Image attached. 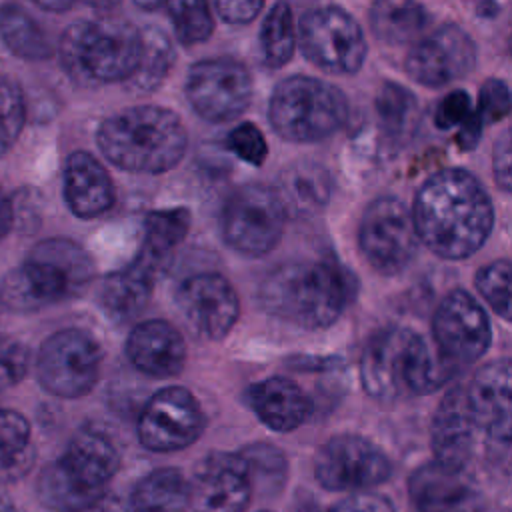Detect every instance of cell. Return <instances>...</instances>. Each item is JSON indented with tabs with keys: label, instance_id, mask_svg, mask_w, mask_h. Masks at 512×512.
Segmentation results:
<instances>
[{
	"label": "cell",
	"instance_id": "6da1fadb",
	"mask_svg": "<svg viewBox=\"0 0 512 512\" xmlns=\"http://www.w3.org/2000/svg\"><path fill=\"white\" fill-rule=\"evenodd\" d=\"M418 240L444 260L476 254L492 232L494 208L484 186L462 168H446L418 188L412 210Z\"/></svg>",
	"mask_w": 512,
	"mask_h": 512
},
{
	"label": "cell",
	"instance_id": "7a4b0ae2",
	"mask_svg": "<svg viewBox=\"0 0 512 512\" xmlns=\"http://www.w3.org/2000/svg\"><path fill=\"white\" fill-rule=\"evenodd\" d=\"M356 278L336 260L290 262L274 268L260 284L262 308L306 330L332 326L354 300Z\"/></svg>",
	"mask_w": 512,
	"mask_h": 512
},
{
	"label": "cell",
	"instance_id": "3957f363",
	"mask_svg": "<svg viewBox=\"0 0 512 512\" xmlns=\"http://www.w3.org/2000/svg\"><path fill=\"white\" fill-rule=\"evenodd\" d=\"M456 372L440 360L418 332L390 326L376 332L360 356V380L368 396L380 402L408 394H430Z\"/></svg>",
	"mask_w": 512,
	"mask_h": 512
},
{
	"label": "cell",
	"instance_id": "277c9868",
	"mask_svg": "<svg viewBox=\"0 0 512 512\" xmlns=\"http://www.w3.org/2000/svg\"><path fill=\"white\" fill-rule=\"evenodd\" d=\"M96 142L104 158L120 170L162 174L182 160L188 134L180 116L170 108L140 104L102 120Z\"/></svg>",
	"mask_w": 512,
	"mask_h": 512
},
{
	"label": "cell",
	"instance_id": "5b68a950",
	"mask_svg": "<svg viewBox=\"0 0 512 512\" xmlns=\"http://www.w3.org/2000/svg\"><path fill=\"white\" fill-rule=\"evenodd\" d=\"M120 466L112 440L96 430H80L60 460L38 476V498L52 512H84L98 504Z\"/></svg>",
	"mask_w": 512,
	"mask_h": 512
},
{
	"label": "cell",
	"instance_id": "8992f818",
	"mask_svg": "<svg viewBox=\"0 0 512 512\" xmlns=\"http://www.w3.org/2000/svg\"><path fill=\"white\" fill-rule=\"evenodd\" d=\"M60 60L66 74L84 84L128 80L140 60V30L120 18L78 20L60 38Z\"/></svg>",
	"mask_w": 512,
	"mask_h": 512
},
{
	"label": "cell",
	"instance_id": "52a82bcc",
	"mask_svg": "<svg viewBox=\"0 0 512 512\" xmlns=\"http://www.w3.org/2000/svg\"><path fill=\"white\" fill-rule=\"evenodd\" d=\"M94 276L90 254L68 238L36 244L2 284L0 300L14 310H34L78 294Z\"/></svg>",
	"mask_w": 512,
	"mask_h": 512
},
{
	"label": "cell",
	"instance_id": "ba28073f",
	"mask_svg": "<svg viewBox=\"0 0 512 512\" xmlns=\"http://www.w3.org/2000/svg\"><path fill=\"white\" fill-rule=\"evenodd\" d=\"M274 132L290 142H318L336 134L348 120V100L334 84L312 76H288L268 102Z\"/></svg>",
	"mask_w": 512,
	"mask_h": 512
},
{
	"label": "cell",
	"instance_id": "9c48e42d",
	"mask_svg": "<svg viewBox=\"0 0 512 512\" xmlns=\"http://www.w3.org/2000/svg\"><path fill=\"white\" fill-rule=\"evenodd\" d=\"M222 238L244 256H264L276 248L286 226V208L266 184L236 188L222 208Z\"/></svg>",
	"mask_w": 512,
	"mask_h": 512
},
{
	"label": "cell",
	"instance_id": "30bf717a",
	"mask_svg": "<svg viewBox=\"0 0 512 512\" xmlns=\"http://www.w3.org/2000/svg\"><path fill=\"white\" fill-rule=\"evenodd\" d=\"M100 364V344L84 330L66 328L42 342L36 374L46 392L58 398H80L98 382Z\"/></svg>",
	"mask_w": 512,
	"mask_h": 512
},
{
	"label": "cell",
	"instance_id": "8fae6325",
	"mask_svg": "<svg viewBox=\"0 0 512 512\" xmlns=\"http://www.w3.org/2000/svg\"><path fill=\"white\" fill-rule=\"evenodd\" d=\"M300 48L304 56L328 74H354L366 58V38L340 6H316L300 20Z\"/></svg>",
	"mask_w": 512,
	"mask_h": 512
},
{
	"label": "cell",
	"instance_id": "7c38bea8",
	"mask_svg": "<svg viewBox=\"0 0 512 512\" xmlns=\"http://www.w3.org/2000/svg\"><path fill=\"white\" fill-rule=\"evenodd\" d=\"M358 246L376 272L384 276L402 272L418 248L412 212L394 196L372 200L360 218Z\"/></svg>",
	"mask_w": 512,
	"mask_h": 512
},
{
	"label": "cell",
	"instance_id": "4fadbf2b",
	"mask_svg": "<svg viewBox=\"0 0 512 512\" xmlns=\"http://www.w3.org/2000/svg\"><path fill=\"white\" fill-rule=\"evenodd\" d=\"M314 476L322 488L332 492H368L392 476V462L372 440L336 434L318 448Z\"/></svg>",
	"mask_w": 512,
	"mask_h": 512
},
{
	"label": "cell",
	"instance_id": "5bb4252c",
	"mask_svg": "<svg viewBox=\"0 0 512 512\" xmlns=\"http://www.w3.org/2000/svg\"><path fill=\"white\" fill-rule=\"evenodd\" d=\"M432 348L456 374L482 358L492 342L484 308L464 290H452L432 316Z\"/></svg>",
	"mask_w": 512,
	"mask_h": 512
},
{
	"label": "cell",
	"instance_id": "9a60e30c",
	"mask_svg": "<svg viewBox=\"0 0 512 512\" xmlns=\"http://www.w3.org/2000/svg\"><path fill=\"white\" fill-rule=\"evenodd\" d=\"M186 98L200 118L230 122L250 106L252 76L240 60L230 56L200 60L188 70Z\"/></svg>",
	"mask_w": 512,
	"mask_h": 512
},
{
	"label": "cell",
	"instance_id": "2e32d148",
	"mask_svg": "<svg viewBox=\"0 0 512 512\" xmlns=\"http://www.w3.org/2000/svg\"><path fill=\"white\" fill-rule=\"evenodd\" d=\"M206 428L196 396L182 386L158 390L138 418V440L150 452H176L194 444Z\"/></svg>",
	"mask_w": 512,
	"mask_h": 512
},
{
	"label": "cell",
	"instance_id": "e0dca14e",
	"mask_svg": "<svg viewBox=\"0 0 512 512\" xmlns=\"http://www.w3.org/2000/svg\"><path fill=\"white\" fill-rule=\"evenodd\" d=\"M476 66V46L466 30L444 24L422 36L406 54V74L426 86L440 88L468 76Z\"/></svg>",
	"mask_w": 512,
	"mask_h": 512
},
{
	"label": "cell",
	"instance_id": "ac0fdd59",
	"mask_svg": "<svg viewBox=\"0 0 512 512\" xmlns=\"http://www.w3.org/2000/svg\"><path fill=\"white\" fill-rule=\"evenodd\" d=\"M188 488L196 512H244L254 480L240 452H212L196 466Z\"/></svg>",
	"mask_w": 512,
	"mask_h": 512
},
{
	"label": "cell",
	"instance_id": "d6986e66",
	"mask_svg": "<svg viewBox=\"0 0 512 512\" xmlns=\"http://www.w3.org/2000/svg\"><path fill=\"white\" fill-rule=\"evenodd\" d=\"M176 302L188 324L208 340H222L230 334L240 316V300L234 286L216 272H200L186 278Z\"/></svg>",
	"mask_w": 512,
	"mask_h": 512
},
{
	"label": "cell",
	"instance_id": "ffe728a7",
	"mask_svg": "<svg viewBox=\"0 0 512 512\" xmlns=\"http://www.w3.org/2000/svg\"><path fill=\"white\" fill-rule=\"evenodd\" d=\"M464 388L468 408L486 440L506 454L510 446V362L506 358L482 366Z\"/></svg>",
	"mask_w": 512,
	"mask_h": 512
},
{
	"label": "cell",
	"instance_id": "44dd1931",
	"mask_svg": "<svg viewBox=\"0 0 512 512\" xmlns=\"http://www.w3.org/2000/svg\"><path fill=\"white\" fill-rule=\"evenodd\" d=\"M408 496L416 512H482L484 496L464 470L426 462L408 478Z\"/></svg>",
	"mask_w": 512,
	"mask_h": 512
},
{
	"label": "cell",
	"instance_id": "7402d4cb",
	"mask_svg": "<svg viewBox=\"0 0 512 512\" xmlns=\"http://www.w3.org/2000/svg\"><path fill=\"white\" fill-rule=\"evenodd\" d=\"M478 432L480 430L468 408L464 388H450L432 416L430 446L434 462L454 470H464L474 456Z\"/></svg>",
	"mask_w": 512,
	"mask_h": 512
},
{
	"label": "cell",
	"instance_id": "603a6c76",
	"mask_svg": "<svg viewBox=\"0 0 512 512\" xmlns=\"http://www.w3.org/2000/svg\"><path fill=\"white\" fill-rule=\"evenodd\" d=\"M128 360L152 378H172L186 362V342L166 320H146L132 328L126 340Z\"/></svg>",
	"mask_w": 512,
	"mask_h": 512
},
{
	"label": "cell",
	"instance_id": "cb8c5ba5",
	"mask_svg": "<svg viewBox=\"0 0 512 512\" xmlns=\"http://www.w3.org/2000/svg\"><path fill=\"white\" fill-rule=\"evenodd\" d=\"M64 198L78 218H96L112 208V178L90 152L76 150L68 156L64 166Z\"/></svg>",
	"mask_w": 512,
	"mask_h": 512
},
{
	"label": "cell",
	"instance_id": "d4e9b609",
	"mask_svg": "<svg viewBox=\"0 0 512 512\" xmlns=\"http://www.w3.org/2000/svg\"><path fill=\"white\" fill-rule=\"evenodd\" d=\"M248 402L260 422L274 432L296 430L312 412L304 390L282 376H272L250 386Z\"/></svg>",
	"mask_w": 512,
	"mask_h": 512
},
{
	"label": "cell",
	"instance_id": "484cf974",
	"mask_svg": "<svg viewBox=\"0 0 512 512\" xmlns=\"http://www.w3.org/2000/svg\"><path fill=\"white\" fill-rule=\"evenodd\" d=\"M286 208L298 216L322 210L332 196V178L328 170L312 160L290 164L274 188Z\"/></svg>",
	"mask_w": 512,
	"mask_h": 512
},
{
	"label": "cell",
	"instance_id": "4316f807",
	"mask_svg": "<svg viewBox=\"0 0 512 512\" xmlns=\"http://www.w3.org/2000/svg\"><path fill=\"white\" fill-rule=\"evenodd\" d=\"M158 276L132 260L130 266L112 272L100 288V306L116 322L130 320L142 312Z\"/></svg>",
	"mask_w": 512,
	"mask_h": 512
},
{
	"label": "cell",
	"instance_id": "83f0119b",
	"mask_svg": "<svg viewBox=\"0 0 512 512\" xmlns=\"http://www.w3.org/2000/svg\"><path fill=\"white\" fill-rule=\"evenodd\" d=\"M192 214L188 208H166L148 212L144 220V242L136 258L162 274L172 258L174 248L186 238Z\"/></svg>",
	"mask_w": 512,
	"mask_h": 512
},
{
	"label": "cell",
	"instance_id": "f1b7e54d",
	"mask_svg": "<svg viewBox=\"0 0 512 512\" xmlns=\"http://www.w3.org/2000/svg\"><path fill=\"white\" fill-rule=\"evenodd\" d=\"M190 488L176 468H158L138 480L132 490V512H186Z\"/></svg>",
	"mask_w": 512,
	"mask_h": 512
},
{
	"label": "cell",
	"instance_id": "f546056e",
	"mask_svg": "<svg viewBox=\"0 0 512 512\" xmlns=\"http://www.w3.org/2000/svg\"><path fill=\"white\" fill-rule=\"evenodd\" d=\"M368 18L374 36L386 44H408L430 24V12L422 4L406 0L376 2Z\"/></svg>",
	"mask_w": 512,
	"mask_h": 512
},
{
	"label": "cell",
	"instance_id": "4dcf8cb0",
	"mask_svg": "<svg viewBox=\"0 0 512 512\" xmlns=\"http://www.w3.org/2000/svg\"><path fill=\"white\" fill-rule=\"evenodd\" d=\"M0 38L18 58L44 60L52 54L48 36L20 4L0 6Z\"/></svg>",
	"mask_w": 512,
	"mask_h": 512
},
{
	"label": "cell",
	"instance_id": "1f68e13d",
	"mask_svg": "<svg viewBox=\"0 0 512 512\" xmlns=\"http://www.w3.org/2000/svg\"><path fill=\"white\" fill-rule=\"evenodd\" d=\"M140 38H142L140 60L134 74L128 80H130V88L136 94H148V92H154L166 80L176 60V52L170 38L156 26H148L140 30Z\"/></svg>",
	"mask_w": 512,
	"mask_h": 512
},
{
	"label": "cell",
	"instance_id": "d6a6232c",
	"mask_svg": "<svg viewBox=\"0 0 512 512\" xmlns=\"http://www.w3.org/2000/svg\"><path fill=\"white\" fill-rule=\"evenodd\" d=\"M374 106H376V116L380 120V126L390 140L402 142L414 128L418 102L414 94L402 84H396L392 80L382 82L378 88Z\"/></svg>",
	"mask_w": 512,
	"mask_h": 512
},
{
	"label": "cell",
	"instance_id": "836d02e7",
	"mask_svg": "<svg viewBox=\"0 0 512 512\" xmlns=\"http://www.w3.org/2000/svg\"><path fill=\"white\" fill-rule=\"evenodd\" d=\"M296 30L292 8L286 2H278L266 14L260 28V52L262 60L270 68H282L294 52Z\"/></svg>",
	"mask_w": 512,
	"mask_h": 512
},
{
	"label": "cell",
	"instance_id": "e575fe53",
	"mask_svg": "<svg viewBox=\"0 0 512 512\" xmlns=\"http://www.w3.org/2000/svg\"><path fill=\"white\" fill-rule=\"evenodd\" d=\"M166 10L170 14V20L180 44L190 46L210 38L214 30V20L206 2L176 0L166 4Z\"/></svg>",
	"mask_w": 512,
	"mask_h": 512
},
{
	"label": "cell",
	"instance_id": "d590c367",
	"mask_svg": "<svg viewBox=\"0 0 512 512\" xmlns=\"http://www.w3.org/2000/svg\"><path fill=\"white\" fill-rule=\"evenodd\" d=\"M26 120L24 96L16 80L0 74V156L18 140Z\"/></svg>",
	"mask_w": 512,
	"mask_h": 512
},
{
	"label": "cell",
	"instance_id": "8d00e7d4",
	"mask_svg": "<svg viewBox=\"0 0 512 512\" xmlns=\"http://www.w3.org/2000/svg\"><path fill=\"white\" fill-rule=\"evenodd\" d=\"M476 288L492 310L502 318L510 320V262L506 258L494 260L482 266L476 274Z\"/></svg>",
	"mask_w": 512,
	"mask_h": 512
},
{
	"label": "cell",
	"instance_id": "74e56055",
	"mask_svg": "<svg viewBox=\"0 0 512 512\" xmlns=\"http://www.w3.org/2000/svg\"><path fill=\"white\" fill-rule=\"evenodd\" d=\"M30 442V424L28 420L8 408H0V456L2 460L12 466L26 458Z\"/></svg>",
	"mask_w": 512,
	"mask_h": 512
},
{
	"label": "cell",
	"instance_id": "f35d334b",
	"mask_svg": "<svg viewBox=\"0 0 512 512\" xmlns=\"http://www.w3.org/2000/svg\"><path fill=\"white\" fill-rule=\"evenodd\" d=\"M226 148L252 166L264 164L268 156L266 138L252 122H242L234 130H230L226 136Z\"/></svg>",
	"mask_w": 512,
	"mask_h": 512
},
{
	"label": "cell",
	"instance_id": "ab89813d",
	"mask_svg": "<svg viewBox=\"0 0 512 512\" xmlns=\"http://www.w3.org/2000/svg\"><path fill=\"white\" fill-rule=\"evenodd\" d=\"M484 124L498 122L510 112V90L500 78H488L478 90V102L474 110Z\"/></svg>",
	"mask_w": 512,
	"mask_h": 512
},
{
	"label": "cell",
	"instance_id": "60d3db41",
	"mask_svg": "<svg viewBox=\"0 0 512 512\" xmlns=\"http://www.w3.org/2000/svg\"><path fill=\"white\" fill-rule=\"evenodd\" d=\"M472 112V102L464 90H452L448 92L436 108L434 124L440 130H448L454 126H460Z\"/></svg>",
	"mask_w": 512,
	"mask_h": 512
},
{
	"label": "cell",
	"instance_id": "b9f144b4",
	"mask_svg": "<svg viewBox=\"0 0 512 512\" xmlns=\"http://www.w3.org/2000/svg\"><path fill=\"white\" fill-rule=\"evenodd\" d=\"M328 512H394V506L382 494L356 492L336 502Z\"/></svg>",
	"mask_w": 512,
	"mask_h": 512
},
{
	"label": "cell",
	"instance_id": "7bdbcfd3",
	"mask_svg": "<svg viewBox=\"0 0 512 512\" xmlns=\"http://www.w3.org/2000/svg\"><path fill=\"white\" fill-rule=\"evenodd\" d=\"M262 2L260 0H220L216 2V10L218 16L228 22V24H248L252 22L258 12L262 10Z\"/></svg>",
	"mask_w": 512,
	"mask_h": 512
},
{
	"label": "cell",
	"instance_id": "ee69618b",
	"mask_svg": "<svg viewBox=\"0 0 512 512\" xmlns=\"http://www.w3.org/2000/svg\"><path fill=\"white\" fill-rule=\"evenodd\" d=\"M0 370L10 382H18L28 370V348L22 344H10L0 352Z\"/></svg>",
	"mask_w": 512,
	"mask_h": 512
},
{
	"label": "cell",
	"instance_id": "f6af8a7d",
	"mask_svg": "<svg viewBox=\"0 0 512 512\" xmlns=\"http://www.w3.org/2000/svg\"><path fill=\"white\" fill-rule=\"evenodd\" d=\"M494 180L502 192H510V132L504 130L494 146Z\"/></svg>",
	"mask_w": 512,
	"mask_h": 512
},
{
	"label": "cell",
	"instance_id": "bcb514c9",
	"mask_svg": "<svg viewBox=\"0 0 512 512\" xmlns=\"http://www.w3.org/2000/svg\"><path fill=\"white\" fill-rule=\"evenodd\" d=\"M482 128H484V122L480 120V116L472 110L470 116L458 126V134H456V144L460 150H472L480 136H482Z\"/></svg>",
	"mask_w": 512,
	"mask_h": 512
},
{
	"label": "cell",
	"instance_id": "7dc6e473",
	"mask_svg": "<svg viewBox=\"0 0 512 512\" xmlns=\"http://www.w3.org/2000/svg\"><path fill=\"white\" fill-rule=\"evenodd\" d=\"M12 228V208H10V198L0 190V240L8 234Z\"/></svg>",
	"mask_w": 512,
	"mask_h": 512
},
{
	"label": "cell",
	"instance_id": "c3c4849f",
	"mask_svg": "<svg viewBox=\"0 0 512 512\" xmlns=\"http://www.w3.org/2000/svg\"><path fill=\"white\" fill-rule=\"evenodd\" d=\"M38 8L42 10H50V12H64V10H70L74 6V2H68V0H62V2H36Z\"/></svg>",
	"mask_w": 512,
	"mask_h": 512
},
{
	"label": "cell",
	"instance_id": "681fc988",
	"mask_svg": "<svg viewBox=\"0 0 512 512\" xmlns=\"http://www.w3.org/2000/svg\"><path fill=\"white\" fill-rule=\"evenodd\" d=\"M476 10H478V14H480V16H484V18H492V16H496V14L500 12V6H496L494 2H482V4H478V6H476Z\"/></svg>",
	"mask_w": 512,
	"mask_h": 512
},
{
	"label": "cell",
	"instance_id": "f907efd6",
	"mask_svg": "<svg viewBox=\"0 0 512 512\" xmlns=\"http://www.w3.org/2000/svg\"><path fill=\"white\" fill-rule=\"evenodd\" d=\"M0 512H16L10 496L4 490H0Z\"/></svg>",
	"mask_w": 512,
	"mask_h": 512
},
{
	"label": "cell",
	"instance_id": "816d5d0a",
	"mask_svg": "<svg viewBox=\"0 0 512 512\" xmlns=\"http://www.w3.org/2000/svg\"><path fill=\"white\" fill-rule=\"evenodd\" d=\"M138 6L140 8H144V10H154V8H160V4L156 2V4H148V2H138Z\"/></svg>",
	"mask_w": 512,
	"mask_h": 512
},
{
	"label": "cell",
	"instance_id": "f5cc1de1",
	"mask_svg": "<svg viewBox=\"0 0 512 512\" xmlns=\"http://www.w3.org/2000/svg\"><path fill=\"white\" fill-rule=\"evenodd\" d=\"M260 512H270V510H260Z\"/></svg>",
	"mask_w": 512,
	"mask_h": 512
}]
</instances>
